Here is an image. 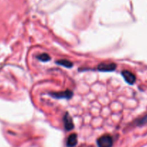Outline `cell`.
Listing matches in <instances>:
<instances>
[{
	"mask_svg": "<svg viewBox=\"0 0 147 147\" xmlns=\"http://www.w3.org/2000/svg\"><path fill=\"white\" fill-rule=\"evenodd\" d=\"M37 59H39L40 61H43V62H47V61L51 60V57L49 56V54H47V53H42V54H40L39 56H37Z\"/></svg>",
	"mask_w": 147,
	"mask_h": 147,
	"instance_id": "cell-8",
	"label": "cell"
},
{
	"mask_svg": "<svg viewBox=\"0 0 147 147\" xmlns=\"http://www.w3.org/2000/svg\"><path fill=\"white\" fill-rule=\"evenodd\" d=\"M64 127L67 130H71L74 128V123H73L72 119L69 113H66L64 116Z\"/></svg>",
	"mask_w": 147,
	"mask_h": 147,
	"instance_id": "cell-5",
	"label": "cell"
},
{
	"mask_svg": "<svg viewBox=\"0 0 147 147\" xmlns=\"http://www.w3.org/2000/svg\"><path fill=\"white\" fill-rule=\"evenodd\" d=\"M122 76H123L126 82L129 84L132 85L134 84L136 82V76L130 71H128V70H123L121 72Z\"/></svg>",
	"mask_w": 147,
	"mask_h": 147,
	"instance_id": "cell-4",
	"label": "cell"
},
{
	"mask_svg": "<svg viewBox=\"0 0 147 147\" xmlns=\"http://www.w3.org/2000/svg\"><path fill=\"white\" fill-rule=\"evenodd\" d=\"M97 144L98 147H112L113 145V139L110 135H103L97 139Z\"/></svg>",
	"mask_w": 147,
	"mask_h": 147,
	"instance_id": "cell-1",
	"label": "cell"
},
{
	"mask_svg": "<svg viewBox=\"0 0 147 147\" xmlns=\"http://www.w3.org/2000/svg\"><path fill=\"white\" fill-rule=\"evenodd\" d=\"M77 142V135L76 134H71L67 138V146L68 147H74Z\"/></svg>",
	"mask_w": 147,
	"mask_h": 147,
	"instance_id": "cell-6",
	"label": "cell"
},
{
	"mask_svg": "<svg viewBox=\"0 0 147 147\" xmlns=\"http://www.w3.org/2000/svg\"><path fill=\"white\" fill-rule=\"evenodd\" d=\"M50 95L57 99H70L73 96V92L71 90H67L66 91L59 92H51Z\"/></svg>",
	"mask_w": 147,
	"mask_h": 147,
	"instance_id": "cell-3",
	"label": "cell"
},
{
	"mask_svg": "<svg viewBox=\"0 0 147 147\" xmlns=\"http://www.w3.org/2000/svg\"><path fill=\"white\" fill-rule=\"evenodd\" d=\"M116 69V64L114 63H101L97 67V70L100 71H112Z\"/></svg>",
	"mask_w": 147,
	"mask_h": 147,
	"instance_id": "cell-2",
	"label": "cell"
},
{
	"mask_svg": "<svg viewBox=\"0 0 147 147\" xmlns=\"http://www.w3.org/2000/svg\"><path fill=\"white\" fill-rule=\"evenodd\" d=\"M56 63L59 65L63 66V67H66V68H71L73 67V64L71 61H68V60L66 59H62V60H59V61H56Z\"/></svg>",
	"mask_w": 147,
	"mask_h": 147,
	"instance_id": "cell-7",
	"label": "cell"
}]
</instances>
